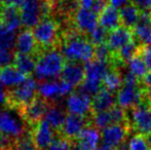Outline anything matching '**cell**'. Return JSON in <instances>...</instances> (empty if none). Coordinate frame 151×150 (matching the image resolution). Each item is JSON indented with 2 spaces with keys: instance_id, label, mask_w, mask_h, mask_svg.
Listing matches in <instances>:
<instances>
[{
  "instance_id": "1",
  "label": "cell",
  "mask_w": 151,
  "mask_h": 150,
  "mask_svg": "<svg viewBox=\"0 0 151 150\" xmlns=\"http://www.w3.org/2000/svg\"><path fill=\"white\" fill-rule=\"evenodd\" d=\"M60 48L67 62L88 63L95 59V45L86 35L72 27L66 32H62Z\"/></svg>"
},
{
  "instance_id": "2",
  "label": "cell",
  "mask_w": 151,
  "mask_h": 150,
  "mask_svg": "<svg viewBox=\"0 0 151 150\" xmlns=\"http://www.w3.org/2000/svg\"><path fill=\"white\" fill-rule=\"evenodd\" d=\"M66 63V59L57 48L43 50L37 57L34 74L41 81L56 78L61 75Z\"/></svg>"
},
{
  "instance_id": "3",
  "label": "cell",
  "mask_w": 151,
  "mask_h": 150,
  "mask_svg": "<svg viewBox=\"0 0 151 150\" xmlns=\"http://www.w3.org/2000/svg\"><path fill=\"white\" fill-rule=\"evenodd\" d=\"M54 8V0H23L20 6L23 26L31 30L40 21L50 17Z\"/></svg>"
},
{
  "instance_id": "4",
  "label": "cell",
  "mask_w": 151,
  "mask_h": 150,
  "mask_svg": "<svg viewBox=\"0 0 151 150\" xmlns=\"http://www.w3.org/2000/svg\"><path fill=\"white\" fill-rule=\"evenodd\" d=\"M35 40L42 50L57 48L60 45L61 35L60 25L56 19L52 17L43 19L32 29Z\"/></svg>"
},
{
  "instance_id": "5",
  "label": "cell",
  "mask_w": 151,
  "mask_h": 150,
  "mask_svg": "<svg viewBox=\"0 0 151 150\" xmlns=\"http://www.w3.org/2000/svg\"><path fill=\"white\" fill-rule=\"evenodd\" d=\"M37 88L38 84L36 80L29 76L22 84L7 90V102L5 107L17 111L21 110L38 96Z\"/></svg>"
},
{
  "instance_id": "6",
  "label": "cell",
  "mask_w": 151,
  "mask_h": 150,
  "mask_svg": "<svg viewBox=\"0 0 151 150\" xmlns=\"http://www.w3.org/2000/svg\"><path fill=\"white\" fill-rule=\"evenodd\" d=\"M127 123L136 134L148 137L151 135V107L146 98L134 108L127 110Z\"/></svg>"
},
{
  "instance_id": "7",
  "label": "cell",
  "mask_w": 151,
  "mask_h": 150,
  "mask_svg": "<svg viewBox=\"0 0 151 150\" xmlns=\"http://www.w3.org/2000/svg\"><path fill=\"white\" fill-rule=\"evenodd\" d=\"M70 25L83 35H88L99 25V14L91 8L78 7L70 17Z\"/></svg>"
},
{
  "instance_id": "8",
  "label": "cell",
  "mask_w": 151,
  "mask_h": 150,
  "mask_svg": "<svg viewBox=\"0 0 151 150\" xmlns=\"http://www.w3.org/2000/svg\"><path fill=\"white\" fill-rule=\"evenodd\" d=\"M38 96L47 101L50 104H55V101L69 96L73 93V86L62 79L42 81L37 88Z\"/></svg>"
},
{
  "instance_id": "9",
  "label": "cell",
  "mask_w": 151,
  "mask_h": 150,
  "mask_svg": "<svg viewBox=\"0 0 151 150\" xmlns=\"http://www.w3.org/2000/svg\"><path fill=\"white\" fill-rule=\"evenodd\" d=\"M146 98V88L144 85L122 84V86L117 90L116 103L124 110H129L142 103Z\"/></svg>"
},
{
  "instance_id": "10",
  "label": "cell",
  "mask_w": 151,
  "mask_h": 150,
  "mask_svg": "<svg viewBox=\"0 0 151 150\" xmlns=\"http://www.w3.org/2000/svg\"><path fill=\"white\" fill-rule=\"evenodd\" d=\"M12 109L0 111V132L2 135L17 140L26 134V126L21 115L16 116L12 112Z\"/></svg>"
},
{
  "instance_id": "11",
  "label": "cell",
  "mask_w": 151,
  "mask_h": 150,
  "mask_svg": "<svg viewBox=\"0 0 151 150\" xmlns=\"http://www.w3.org/2000/svg\"><path fill=\"white\" fill-rule=\"evenodd\" d=\"M50 105V104L46 100H44L40 96H37L30 104L25 106L24 108L19 110L18 112L20 113L21 117L24 119L27 126L31 128L34 124H36L40 120L43 119Z\"/></svg>"
},
{
  "instance_id": "12",
  "label": "cell",
  "mask_w": 151,
  "mask_h": 150,
  "mask_svg": "<svg viewBox=\"0 0 151 150\" xmlns=\"http://www.w3.org/2000/svg\"><path fill=\"white\" fill-rule=\"evenodd\" d=\"M30 133L37 150H47L56 139L55 130L44 119L31 126Z\"/></svg>"
},
{
  "instance_id": "13",
  "label": "cell",
  "mask_w": 151,
  "mask_h": 150,
  "mask_svg": "<svg viewBox=\"0 0 151 150\" xmlns=\"http://www.w3.org/2000/svg\"><path fill=\"white\" fill-rule=\"evenodd\" d=\"M88 126H91V117H84V116L67 113L65 122H64L61 131L59 132V135L73 141Z\"/></svg>"
},
{
  "instance_id": "14",
  "label": "cell",
  "mask_w": 151,
  "mask_h": 150,
  "mask_svg": "<svg viewBox=\"0 0 151 150\" xmlns=\"http://www.w3.org/2000/svg\"><path fill=\"white\" fill-rule=\"evenodd\" d=\"M67 112L74 115L91 117V97L80 92H73L66 100Z\"/></svg>"
},
{
  "instance_id": "15",
  "label": "cell",
  "mask_w": 151,
  "mask_h": 150,
  "mask_svg": "<svg viewBox=\"0 0 151 150\" xmlns=\"http://www.w3.org/2000/svg\"><path fill=\"white\" fill-rule=\"evenodd\" d=\"M131 128L129 123H114L107 126L101 132V138L104 143L117 149L127 141Z\"/></svg>"
},
{
  "instance_id": "16",
  "label": "cell",
  "mask_w": 151,
  "mask_h": 150,
  "mask_svg": "<svg viewBox=\"0 0 151 150\" xmlns=\"http://www.w3.org/2000/svg\"><path fill=\"white\" fill-rule=\"evenodd\" d=\"M14 50L16 52L19 54L30 55L36 58L41 54V52H43L37 44L32 30L30 29H25L17 35Z\"/></svg>"
},
{
  "instance_id": "17",
  "label": "cell",
  "mask_w": 151,
  "mask_h": 150,
  "mask_svg": "<svg viewBox=\"0 0 151 150\" xmlns=\"http://www.w3.org/2000/svg\"><path fill=\"white\" fill-rule=\"evenodd\" d=\"M134 40L139 46H151V11L141 12L139 23L133 29Z\"/></svg>"
},
{
  "instance_id": "18",
  "label": "cell",
  "mask_w": 151,
  "mask_h": 150,
  "mask_svg": "<svg viewBox=\"0 0 151 150\" xmlns=\"http://www.w3.org/2000/svg\"><path fill=\"white\" fill-rule=\"evenodd\" d=\"M101 133L93 126H88L74 140V146L78 150H97L99 146Z\"/></svg>"
},
{
  "instance_id": "19",
  "label": "cell",
  "mask_w": 151,
  "mask_h": 150,
  "mask_svg": "<svg viewBox=\"0 0 151 150\" xmlns=\"http://www.w3.org/2000/svg\"><path fill=\"white\" fill-rule=\"evenodd\" d=\"M113 67H112L110 62L93 59V60L86 63V65H84V71H86V79L84 80L102 83L105 75Z\"/></svg>"
},
{
  "instance_id": "20",
  "label": "cell",
  "mask_w": 151,
  "mask_h": 150,
  "mask_svg": "<svg viewBox=\"0 0 151 150\" xmlns=\"http://www.w3.org/2000/svg\"><path fill=\"white\" fill-rule=\"evenodd\" d=\"M0 17H1V25L12 33H16L23 26L20 8L14 5L1 6Z\"/></svg>"
},
{
  "instance_id": "21",
  "label": "cell",
  "mask_w": 151,
  "mask_h": 150,
  "mask_svg": "<svg viewBox=\"0 0 151 150\" xmlns=\"http://www.w3.org/2000/svg\"><path fill=\"white\" fill-rule=\"evenodd\" d=\"M133 40H134L133 30H131L129 28H125L123 26H120L117 29L108 33L106 43L109 46L110 50L114 54L117 50H119L122 46L129 43Z\"/></svg>"
},
{
  "instance_id": "22",
  "label": "cell",
  "mask_w": 151,
  "mask_h": 150,
  "mask_svg": "<svg viewBox=\"0 0 151 150\" xmlns=\"http://www.w3.org/2000/svg\"><path fill=\"white\" fill-rule=\"evenodd\" d=\"M61 79L71 86H80L86 79L84 66L80 63L67 62L61 73Z\"/></svg>"
},
{
  "instance_id": "23",
  "label": "cell",
  "mask_w": 151,
  "mask_h": 150,
  "mask_svg": "<svg viewBox=\"0 0 151 150\" xmlns=\"http://www.w3.org/2000/svg\"><path fill=\"white\" fill-rule=\"evenodd\" d=\"M116 96L110 90L102 88L91 100V114L108 111L115 106Z\"/></svg>"
},
{
  "instance_id": "24",
  "label": "cell",
  "mask_w": 151,
  "mask_h": 150,
  "mask_svg": "<svg viewBox=\"0 0 151 150\" xmlns=\"http://www.w3.org/2000/svg\"><path fill=\"white\" fill-rule=\"evenodd\" d=\"M29 76L23 74L14 65H8L0 68V84L4 88H16L22 84Z\"/></svg>"
},
{
  "instance_id": "25",
  "label": "cell",
  "mask_w": 151,
  "mask_h": 150,
  "mask_svg": "<svg viewBox=\"0 0 151 150\" xmlns=\"http://www.w3.org/2000/svg\"><path fill=\"white\" fill-rule=\"evenodd\" d=\"M99 25L108 33L121 26L119 10L108 4L99 14Z\"/></svg>"
},
{
  "instance_id": "26",
  "label": "cell",
  "mask_w": 151,
  "mask_h": 150,
  "mask_svg": "<svg viewBox=\"0 0 151 150\" xmlns=\"http://www.w3.org/2000/svg\"><path fill=\"white\" fill-rule=\"evenodd\" d=\"M66 116H67V113L63 109L60 108L59 106H57L56 104H50L47 111L45 112L43 119L55 131H58L59 133L61 131L62 126H63L64 122H65Z\"/></svg>"
},
{
  "instance_id": "27",
  "label": "cell",
  "mask_w": 151,
  "mask_h": 150,
  "mask_svg": "<svg viewBox=\"0 0 151 150\" xmlns=\"http://www.w3.org/2000/svg\"><path fill=\"white\" fill-rule=\"evenodd\" d=\"M36 61H37V58L34 56L16 52L12 65L23 74L26 76H31L32 73L35 72Z\"/></svg>"
},
{
  "instance_id": "28",
  "label": "cell",
  "mask_w": 151,
  "mask_h": 150,
  "mask_svg": "<svg viewBox=\"0 0 151 150\" xmlns=\"http://www.w3.org/2000/svg\"><path fill=\"white\" fill-rule=\"evenodd\" d=\"M121 26L133 30L139 23L141 11L133 4H127L119 10Z\"/></svg>"
},
{
  "instance_id": "29",
  "label": "cell",
  "mask_w": 151,
  "mask_h": 150,
  "mask_svg": "<svg viewBox=\"0 0 151 150\" xmlns=\"http://www.w3.org/2000/svg\"><path fill=\"white\" fill-rule=\"evenodd\" d=\"M102 84H103L104 88H106V90H110L112 93L119 90L122 86V76L118 71V69L112 68L105 75L103 81H102Z\"/></svg>"
},
{
  "instance_id": "30",
  "label": "cell",
  "mask_w": 151,
  "mask_h": 150,
  "mask_svg": "<svg viewBox=\"0 0 151 150\" xmlns=\"http://www.w3.org/2000/svg\"><path fill=\"white\" fill-rule=\"evenodd\" d=\"M127 66H129V72L135 75L140 80L143 79L144 76L148 73V69L146 67L142 57L140 56V54H138L137 56L132 58L127 62Z\"/></svg>"
},
{
  "instance_id": "31",
  "label": "cell",
  "mask_w": 151,
  "mask_h": 150,
  "mask_svg": "<svg viewBox=\"0 0 151 150\" xmlns=\"http://www.w3.org/2000/svg\"><path fill=\"white\" fill-rule=\"evenodd\" d=\"M12 150H37L33 142L30 131L24 134L22 137L14 140Z\"/></svg>"
},
{
  "instance_id": "32",
  "label": "cell",
  "mask_w": 151,
  "mask_h": 150,
  "mask_svg": "<svg viewBox=\"0 0 151 150\" xmlns=\"http://www.w3.org/2000/svg\"><path fill=\"white\" fill-rule=\"evenodd\" d=\"M16 38L14 33L10 32L5 27L0 25V47L14 50L16 46Z\"/></svg>"
},
{
  "instance_id": "33",
  "label": "cell",
  "mask_w": 151,
  "mask_h": 150,
  "mask_svg": "<svg viewBox=\"0 0 151 150\" xmlns=\"http://www.w3.org/2000/svg\"><path fill=\"white\" fill-rule=\"evenodd\" d=\"M127 150H150L147 138L142 135L135 134L127 141Z\"/></svg>"
},
{
  "instance_id": "34",
  "label": "cell",
  "mask_w": 151,
  "mask_h": 150,
  "mask_svg": "<svg viewBox=\"0 0 151 150\" xmlns=\"http://www.w3.org/2000/svg\"><path fill=\"white\" fill-rule=\"evenodd\" d=\"M88 39L95 46L100 45V44L106 43L108 37V33L105 29H103L101 26H98L93 32L88 35Z\"/></svg>"
},
{
  "instance_id": "35",
  "label": "cell",
  "mask_w": 151,
  "mask_h": 150,
  "mask_svg": "<svg viewBox=\"0 0 151 150\" xmlns=\"http://www.w3.org/2000/svg\"><path fill=\"white\" fill-rule=\"evenodd\" d=\"M112 56H113V52L110 50L107 43H103L95 46V59H97V60L110 62Z\"/></svg>"
},
{
  "instance_id": "36",
  "label": "cell",
  "mask_w": 151,
  "mask_h": 150,
  "mask_svg": "<svg viewBox=\"0 0 151 150\" xmlns=\"http://www.w3.org/2000/svg\"><path fill=\"white\" fill-rule=\"evenodd\" d=\"M73 149V142L67 138H64L59 135L58 138L54 140L47 150H72Z\"/></svg>"
},
{
  "instance_id": "37",
  "label": "cell",
  "mask_w": 151,
  "mask_h": 150,
  "mask_svg": "<svg viewBox=\"0 0 151 150\" xmlns=\"http://www.w3.org/2000/svg\"><path fill=\"white\" fill-rule=\"evenodd\" d=\"M14 54H16V52H14L12 50L0 47V68L4 66H8V65H12Z\"/></svg>"
},
{
  "instance_id": "38",
  "label": "cell",
  "mask_w": 151,
  "mask_h": 150,
  "mask_svg": "<svg viewBox=\"0 0 151 150\" xmlns=\"http://www.w3.org/2000/svg\"><path fill=\"white\" fill-rule=\"evenodd\" d=\"M139 54L143 59L148 71H151V46H141Z\"/></svg>"
},
{
  "instance_id": "39",
  "label": "cell",
  "mask_w": 151,
  "mask_h": 150,
  "mask_svg": "<svg viewBox=\"0 0 151 150\" xmlns=\"http://www.w3.org/2000/svg\"><path fill=\"white\" fill-rule=\"evenodd\" d=\"M132 4L135 5L141 12L151 11V0H131Z\"/></svg>"
},
{
  "instance_id": "40",
  "label": "cell",
  "mask_w": 151,
  "mask_h": 150,
  "mask_svg": "<svg viewBox=\"0 0 151 150\" xmlns=\"http://www.w3.org/2000/svg\"><path fill=\"white\" fill-rule=\"evenodd\" d=\"M107 5H108V0H95L93 6H91V9H93L96 14H99Z\"/></svg>"
},
{
  "instance_id": "41",
  "label": "cell",
  "mask_w": 151,
  "mask_h": 150,
  "mask_svg": "<svg viewBox=\"0 0 151 150\" xmlns=\"http://www.w3.org/2000/svg\"><path fill=\"white\" fill-rule=\"evenodd\" d=\"M129 0H108V4L115 8H122L123 6L129 4Z\"/></svg>"
},
{
  "instance_id": "42",
  "label": "cell",
  "mask_w": 151,
  "mask_h": 150,
  "mask_svg": "<svg viewBox=\"0 0 151 150\" xmlns=\"http://www.w3.org/2000/svg\"><path fill=\"white\" fill-rule=\"evenodd\" d=\"M6 102H7V90H5L2 84H0V106H6Z\"/></svg>"
},
{
  "instance_id": "43",
  "label": "cell",
  "mask_w": 151,
  "mask_h": 150,
  "mask_svg": "<svg viewBox=\"0 0 151 150\" xmlns=\"http://www.w3.org/2000/svg\"><path fill=\"white\" fill-rule=\"evenodd\" d=\"M78 3V6L82 8H91L95 0H76Z\"/></svg>"
},
{
  "instance_id": "44",
  "label": "cell",
  "mask_w": 151,
  "mask_h": 150,
  "mask_svg": "<svg viewBox=\"0 0 151 150\" xmlns=\"http://www.w3.org/2000/svg\"><path fill=\"white\" fill-rule=\"evenodd\" d=\"M142 84H143L145 88L151 86V71H148V73L143 77V79L141 80Z\"/></svg>"
},
{
  "instance_id": "45",
  "label": "cell",
  "mask_w": 151,
  "mask_h": 150,
  "mask_svg": "<svg viewBox=\"0 0 151 150\" xmlns=\"http://www.w3.org/2000/svg\"><path fill=\"white\" fill-rule=\"evenodd\" d=\"M97 150H116V148H114V147L110 146V145H108V144H106V143L103 142L101 145L98 146Z\"/></svg>"
},
{
  "instance_id": "46",
  "label": "cell",
  "mask_w": 151,
  "mask_h": 150,
  "mask_svg": "<svg viewBox=\"0 0 151 150\" xmlns=\"http://www.w3.org/2000/svg\"><path fill=\"white\" fill-rule=\"evenodd\" d=\"M3 5V0H0V7Z\"/></svg>"
},
{
  "instance_id": "47",
  "label": "cell",
  "mask_w": 151,
  "mask_h": 150,
  "mask_svg": "<svg viewBox=\"0 0 151 150\" xmlns=\"http://www.w3.org/2000/svg\"><path fill=\"white\" fill-rule=\"evenodd\" d=\"M1 138H2V133L0 132V141H1Z\"/></svg>"
},
{
  "instance_id": "48",
  "label": "cell",
  "mask_w": 151,
  "mask_h": 150,
  "mask_svg": "<svg viewBox=\"0 0 151 150\" xmlns=\"http://www.w3.org/2000/svg\"><path fill=\"white\" fill-rule=\"evenodd\" d=\"M0 25H1V17H0Z\"/></svg>"
}]
</instances>
